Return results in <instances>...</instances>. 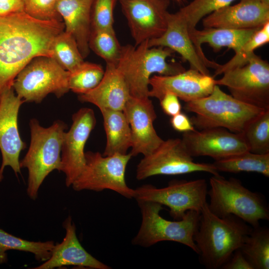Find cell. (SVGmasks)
I'll use <instances>...</instances> for the list:
<instances>
[{"instance_id":"40","label":"cell","mask_w":269,"mask_h":269,"mask_svg":"<svg viewBox=\"0 0 269 269\" xmlns=\"http://www.w3.org/2000/svg\"><path fill=\"white\" fill-rule=\"evenodd\" d=\"M24 11L21 0H0V16H5Z\"/></svg>"},{"instance_id":"11","label":"cell","mask_w":269,"mask_h":269,"mask_svg":"<svg viewBox=\"0 0 269 269\" xmlns=\"http://www.w3.org/2000/svg\"><path fill=\"white\" fill-rule=\"evenodd\" d=\"M137 201L156 202L168 207L170 216L176 220L182 218L189 210L200 212L207 202V184L204 179L193 180H173L168 185L157 188L145 184L134 189Z\"/></svg>"},{"instance_id":"9","label":"cell","mask_w":269,"mask_h":269,"mask_svg":"<svg viewBox=\"0 0 269 269\" xmlns=\"http://www.w3.org/2000/svg\"><path fill=\"white\" fill-rule=\"evenodd\" d=\"M132 157L130 153L104 156L88 151L85 152L84 168L71 186L76 191L109 189L126 198H134V189L129 187L125 180L126 167Z\"/></svg>"},{"instance_id":"16","label":"cell","mask_w":269,"mask_h":269,"mask_svg":"<svg viewBox=\"0 0 269 269\" xmlns=\"http://www.w3.org/2000/svg\"><path fill=\"white\" fill-rule=\"evenodd\" d=\"M182 140L192 156L214 160L249 151L242 133L215 128L183 133Z\"/></svg>"},{"instance_id":"30","label":"cell","mask_w":269,"mask_h":269,"mask_svg":"<svg viewBox=\"0 0 269 269\" xmlns=\"http://www.w3.org/2000/svg\"><path fill=\"white\" fill-rule=\"evenodd\" d=\"M89 47L106 62L116 67L122 51L114 28L91 30Z\"/></svg>"},{"instance_id":"31","label":"cell","mask_w":269,"mask_h":269,"mask_svg":"<svg viewBox=\"0 0 269 269\" xmlns=\"http://www.w3.org/2000/svg\"><path fill=\"white\" fill-rule=\"evenodd\" d=\"M249 151L257 154L269 153V110H265L252 120L242 133Z\"/></svg>"},{"instance_id":"18","label":"cell","mask_w":269,"mask_h":269,"mask_svg":"<svg viewBox=\"0 0 269 269\" xmlns=\"http://www.w3.org/2000/svg\"><path fill=\"white\" fill-rule=\"evenodd\" d=\"M215 85L213 76L190 68L173 75L151 77L148 96L159 100L165 93L170 92L187 103L207 96Z\"/></svg>"},{"instance_id":"21","label":"cell","mask_w":269,"mask_h":269,"mask_svg":"<svg viewBox=\"0 0 269 269\" xmlns=\"http://www.w3.org/2000/svg\"><path fill=\"white\" fill-rule=\"evenodd\" d=\"M148 46L167 47L179 54L189 63L190 68L210 75L191 40L187 22L179 11L174 13L168 12L165 31L160 37L148 40Z\"/></svg>"},{"instance_id":"6","label":"cell","mask_w":269,"mask_h":269,"mask_svg":"<svg viewBox=\"0 0 269 269\" xmlns=\"http://www.w3.org/2000/svg\"><path fill=\"white\" fill-rule=\"evenodd\" d=\"M208 191L210 210L219 217L234 215L253 228L261 220H269V207L263 196L245 187L240 180L213 175Z\"/></svg>"},{"instance_id":"36","label":"cell","mask_w":269,"mask_h":269,"mask_svg":"<svg viewBox=\"0 0 269 269\" xmlns=\"http://www.w3.org/2000/svg\"><path fill=\"white\" fill-rule=\"evenodd\" d=\"M57 0H25L24 11L31 16L42 20L62 21L56 9Z\"/></svg>"},{"instance_id":"35","label":"cell","mask_w":269,"mask_h":269,"mask_svg":"<svg viewBox=\"0 0 269 269\" xmlns=\"http://www.w3.org/2000/svg\"><path fill=\"white\" fill-rule=\"evenodd\" d=\"M116 0H93L91 13V30L113 28V10Z\"/></svg>"},{"instance_id":"12","label":"cell","mask_w":269,"mask_h":269,"mask_svg":"<svg viewBox=\"0 0 269 269\" xmlns=\"http://www.w3.org/2000/svg\"><path fill=\"white\" fill-rule=\"evenodd\" d=\"M215 84L224 86L231 95L246 104L269 110V64L256 55L243 66L229 70Z\"/></svg>"},{"instance_id":"2","label":"cell","mask_w":269,"mask_h":269,"mask_svg":"<svg viewBox=\"0 0 269 269\" xmlns=\"http://www.w3.org/2000/svg\"><path fill=\"white\" fill-rule=\"evenodd\" d=\"M252 229L234 215L216 216L206 202L201 210L199 226L193 238L202 263L207 269H221L241 248Z\"/></svg>"},{"instance_id":"3","label":"cell","mask_w":269,"mask_h":269,"mask_svg":"<svg viewBox=\"0 0 269 269\" xmlns=\"http://www.w3.org/2000/svg\"><path fill=\"white\" fill-rule=\"evenodd\" d=\"M148 41L134 46H122L116 66L128 85L131 96L135 98L149 97V82L152 74L169 76L185 70L179 63L167 61L174 53L173 50L162 46L149 47Z\"/></svg>"},{"instance_id":"27","label":"cell","mask_w":269,"mask_h":269,"mask_svg":"<svg viewBox=\"0 0 269 269\" xmlns=\"http://www.w3.org/2000/svg\"><path fill=\"white\" fill-rule=\"evenodd\" d=\"M55 244L53 241L34 242L26 240L0 229V265L7 262L6 252L9 250L31 253L37 261L44 262L50 257Z\"/></svg>"},{"instance_id":"25","label":"cell","mask_w":269,"mask_h":269,"mask_svg":"<svg viewBox=\"0 0 269 269\" xmlns=\"http://www.w3.org/2000/svg\"><path fill=\"white\" fill-rule=\"evenodd\" d=\"M106 136L104 156L126 154L132 146V134L127 117L123 111H100Z\"/></svg>"},{"instance_id":"41","label":"cell","mask_w":269,"mask_h":269,"mask_svg":"<svg viewBox=\"0 0 269 269\" xmlns=\"http://www.w3.org/2000/svg\"><path fill=\"white\" fill-rule=\"evenodd\" d=\"M262 3L266 6L269 7V0H259Z\"/></svg>"},{"instance_id":"10","label":"cell","mask_w":269,"mask_h":269,"mask_svg":"<svg viewBox=\"0 0 269 269\" xmlns=\"http://www.w3.org/2000/svg\"><path fill=\"white\" fill-rule=\"evenodd\" d=\"M195 172L220 175L212 163L194 162L181 138H169L163 140L151 153L143 156L137 165L136 178L141 180L155 175H175Z\"/></svg>"},{"instance_id":"24","label":"cell","mask_w":269,"mask_h":269,"mask_svg":"<svg viewBox=\"0 0 269 269\" xmlns=\"http://www.w3.org/2000/svg\"><path fill=\"white\" fill-rule=\"evenodd\" d=\"M93 0H57L56 9L64 20L65 31L76 41L83 58L90 53L91 13Z\"/></svg>"},{"instance_id":"28","label":"cell","mask_w":269,"mask_h":269,"mask_svg":"<svg viewBox=\"0 0 269 269\" xmlns=\"http://www.w3.org/2000/svg\"><path fill=\"white\" fill-rule=\"evenodd\" d=\"M240 249L254 269H269V228L260 226L253 228Z\"/></svg>"},{"instance_id":"29","label":"cell","mask_w":269,"mask_h":269,"mask_svg":"<svg viewBox=\"0 0 269 269\" xmlns=\"http://www.w3.org/2000/svg\"><path fill=\"white\" fill-rule=\"evenodd\" d=\"M52 57L63 68L71 72L84 63V58L73 36L64 30L54 38Z\"/></svg>"},{"instance_id":"20","label":"cell","mask_w":269,"mask_h":269,"mask_svg":"<svg viewBox=\"0 0 269 269\" xmlns=\"http://www.w3.org/2000/svg\"><path fill=\"white\" fill-rule=\"evenodd\" d=\"M65 236L60 243L55 244L48 260L34 269H53L67 266L94 269L111 267L98 260L81 245L76 235V228L71 216L62 224Z\"/></svg>"},{"instance_id":"43","label":"cell","mask_w":269,"mask_h":269,"mask_svg":"<svg viewBox=\"0 0 269 269\" xmlns=\"http://www.w3.org/2000/svg\"><path fill=\"white\" fill-rule=\"evenodd\" d=\"M21 0L23 1V2H24V1H25V0Z\"/></svg>"},{"instance_id":"39","label":"cell","mask_w":269,"mask_h":269,"mask_svg":"<svg viewBox=\"0 0 269 269\" xmlns=\"http://www.w3.org/2000/svg\"><path fill=\"white\" fill-rule=\"evenodd\" d=\"M170 123L172 128L179 132L185 133L196 130L190 119L181 112L171 117Z\"/></svg>"},{"instance_id":"1","label":"cell","mask_w":269,"mask_h":269,"mask_svg":"<svg viewBox=\"0 0 269 269\" xmlns=\"http://www.w3.org/2000/svg\"><path fill=\"white\" fill-rule=\"evenodd\" d=\"M64 28L62 21L38 19L24 11L0 16V97L33 59L52 57L53 41Z\"/></svg>"},{"instance_id":"13","label":"cell","mask_w":269,"mask_h":269,"mask_svg":"<svg viewBox=\"0 0 269 269\" xmlns=\"http://www.w3.org/2000/svg\"><path fill=\"white\" fill-rule=\"evenodd\" d=\"M72 124L65 132L61 150L60 171L65 176V185L71 186L82 172L85 164L84 148L96 119L94 111L82 108L72 115Z\"/></svg>"},{"instance_id":"5","label":"cell","mask_w":269,"mask_h":269,"mask_svg":"<svg viewBox=\"0 0 269 269\" xmlns=\"http://www.w3.org/2000/svg\"><path fill=\"white\" fill-rule=\"evenodd\" d=\"M183 109L195 114L190 119L195 129L222 128L235 133H242L265 110L235 99L217 85L207 96L185 103Z\"/></svg>"},{"instance_id":"17","label":"cell","mask_w":269,"mask_h":269,"mask_svg":"<svg viewBox=\"0 0 269 269\" xmlns=\"http://www.w3.org/2000/svg\"><path fill=\"white\" fill-rule=\"evenodd\" d=\"M129 122L132 134V156L151 153L163 140L158 135L153 126L156 114L149 98L131 97L123 110Z\"/></svg>"},{"instance_id":"42","label":"cell","mask_w":269,"mask_h":269,"mask_svg":"<svg viewBox=\"0 0 269 269\" xmlns=\"http://www.w3.org/2000/svg\"><path fill=\"white\" fill-rule=\"evenodd\" d=\"M176 0L178 1H179V2H180V1H183V0Z\"/></svg>"},{"instance_id":"14","label":"cell","mask_w":269,"mask_h":269,"mask_svg":"<svg viewBox=\"0 0 269 269\" xmlns=\"http://www.w3.org/2000/svg\"><path fill=\"white\" fill-rule=\"evenodd\" d=\"M135 45L160 37L167 26L169 0H120Z\"/></svg>"},{"instance_id":"33","label":"cell","mask_w":269,"mask_h":269,"mask_svg":"<svg viewBox=\"0 0 269 269\" xmlns=\"http://www.w3.org/2000/svg\"><path fill=\"white\" fill-rule=\"evenodd\" d=\"M269 42V21L258 29L241 49L228 62L220 65L215 70V76L236 67L244 65L248 62L254 50Z\"/></svg>"},{"instance_id":"37","label":"cell","mask_w":269,"mask_h":269,"mask_svg":"<svg viewBox=\"0 0 269 269\" xmlns=\"http://www.w3.org/2000/svg\"><path fill=\"white\" fill-rule=\"evenodd\" d=\"M159 101L163 112L167 116L172 117L181 111L179 99L172 93H165Z\"/></svg>"},{"instance_id":"26","label":"cell","mask_w":269,"mask_h":269,"mask_svg":"<svg viewBox=\"0 0 269 269\" xmlns=\"http://www.w3.org/2000/svg\"><path fill=\"white\" fill-rule=\"evenodd\" d=\"M212 164L218 172H257L269 176V153L257 154L246 151L215 160Z\"/></svg>"},{"instance_id":"32","label":"cell","mask_w":269,"mask_h":269,"mask_svg":"<svg viewBox=\"0 0 269 269\" xmlns=\"http://www.w3.org/2000/svg\"><path fill=\"white\" fill-rule=\"evenodd\" d=\"M104 73L105 70L101 65L84 62L76 69L70 72L68 79L69 90L78 95L87 93L99 84Z\"/></svg>"},{"instance_id":"15","label":"cell","mask_w":269,"mask_h":269,"mask_svg":"<svg viewBox=\"0 0 269 269\" xmlns=\"http://www.w3.org/2000/svg\"><path fill=\"white\" fill-rule=\"evenodd\" d=\"M23 103L12 87L4 90L0 97V150L2 156L0 182L3 178L6 166L11 167L16 175L21 173L19 155L26 144L20 136L18 116Z\"/></svg>"},{"instance_id":"7","label":"cell","mask_w":269,"mask_h":269,"mask_svg":"<svg viewBox=\"0 0 269 269\" xmlns=\"http://www.w3.org/2000/svg\"><path fill=\"white\" fill-rule=\"evenodd\" d=\"M137 202L142 219L138 233L132 240L134 245L149 247L161 241H173L199 254L193 238L199 226L200 212L189 210L182 219L169 221L160 216L163 209L160 204L148 201Z\"/></svg>"},{"instance_id":"38","label":"cell","mask_w":269,"mask_h":269,"mask_svg":"<svg viewBox=\"0 0 269 269\" xmlns=\"http://www.w3.org/2000/svg\"><path fill=\"white\" fill-rule=\"evenodd\" d=\"M224 269H254L240 249L236 250L229 259L222 266Z\"/></svg>"},{"instance_id":"34","label":"cell","mask_w":269,"mask_h":269,"mask_svg":"<svg viewBox=\"0 0 269 269\" xmlns=\"http://www.w3.org/2000/svg\"><path fill=\"white\" fill-rule=\"evenodd\" d=\"M236 0H192L178 11L186 20L189 30L196 28L204 17L221 8L229 5Z\"/></svg>"},{"instance_id":"23","label":"cell","mask_w":269,"mask_h":269,"mask_svg":"<svg viewBox=\"0 0 269 269\" xmlns=\"http://www.w3.org/2000/svg\"><path fill=\"white\" fill-rule=\"evenodd\" d=\"M261 27L243 29L204 27L201 30L194 28L190 30L189 34L198 53L206 66L215 70L220 64L206 57L201 48L202 44L207 43L214 51L228 47L232 49L236 53Z\"/></svg>"},{"instance_id":"8","label":"cell","mask_w":269,"mask_h":269,"mask_svg":"<svg viewBox=\"0 0 269 269\" xmlns=\"http://www.w3.org/2000/svg\"><path fill=\"white\" fill-rule=\"evenodd\" d=\"M69 74L53 58L36 57L18 74L12 88L24 103H40L49 94L59 98L69 91Z\"/></svg>"},{"instance_id":"4","label":"cell","mask_w":269,"mask_h":269,"mask_svg":"<svg viewBox=\"0 0 269 269\" xmlns=\"http://www.w3.org/2000/svg\"><path fill=\"white\" fill-rule=\"evenodd\" d=\"M29 125L30 145L19 165L20 168H26L28 170L26 192L34 200L48 174L54 170L60 171L61 146L67 125L57 120L45 128L36 119H31Z\"/></svg>"},{"instance_id":"22","label":"cell","mask_w":269,"mask_h":269,"mask_svg":"<svg viewBox=\"0 0 269 269\" xmlns=\"http://www.w3.org/2000/svg\"><path fill=\"white\" fill-rule=\"evenodd\" d=\"M131 97L128 85L116 67L106 64L99 84L87 93L79 95L82 103H89L103 110L123 111Z\"/></svg>"},{"instance_id":"19","label":"cell","mask_w":269,"mask_h":269,"mask_svg":"<svg viewBox=\"0 0 269 269\" xmlns=\"http://www.w3.org/2000/svg\"><path fill=\"white\" fill-rule=\"evenodd\" d=\"M202 21L205 28H259L269 21V7L259 0H241L236 4H230L213 11Z\"/></svg>"}]
</instances>
